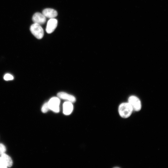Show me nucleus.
<instances>
[{"label": "nucleus", "mask_w": 168, "mask_h": 168, "mask_svg": "<svg viewBox=\"0 0 168 168\" xmlns=\"http://www.w3.org/2000/svg\"><path fill=\"white\" fill-rule=\"evenodd\" d=\"M133 111L132 107L128 103H122L119 107V115L124 118H129L131 115Z\"/></svg>", "instance_id": "f257e3e1"}, {"label": "nucleus", "mask_w": 168, "mask_h": 168, "mask_svg": "<svg viewBox=\"0 0 168 168\" xmlns=\"http://www.w3.org/2000/svg\"><path fill=\"white\" fill-rule=\"evenodd\" d=\"M30 30L32 34L37 39H41L44 36V30L41 25L34 23L30 27Z\"/></svg>", "instance_id": "f03ea898"}, {"label": "nucleus", "mask_w": 168, "mask_h": 168, "mask_svg": "<svg viewBox=\"0 0 168 168\" xmlns=\"http://www.w3.org/2000/svg\"><path fill=\"white\" fill-rule=\"evenodd\" d=\"M128 103L132 108L133 111H139L141 108V104L139 99L135 96H131L128 99Z\"/></svg>", "instance_id": "7ed1b4c3"}, {"label": "nucleus", "mask_w": 168, "mask_h": 168, "mask_svg": "<svg viewBox=\"0 0 168 168\" xmlns=\"http://www.w3.org/2000/svg\"><path fill=\"white\" fill-rule=\"evenodd\" d=\"M48 103L50 110L56 113L59 112L60 100L58 97L52 98Z\"/></svg>", "instance_id": "20e7f679"}, {"label": "nucleus", "mask_w": 168, "mask_h": 168, "mask_svg": "<svg viewBox=\"0 0 168 168\" xmlns=\"http://www.w3.org/2000/svg\"><path fill=\"white\" fill-rule=\"evenodd\" d=\"M57 20L54 18L50 19L48 21L46 29V31L48 33H53L57 27Z\"/></svg>", "instance_id": "39448f33"}, {"label": "nucleus", "mask_w": 168, "mask_h": 168, "mask_svg": "<svg viewBox=\"0 0 168 168\" xmlns=\"http://www.w3.org/2000/svg\"><path fill=\"white\" fill-rule=\"evenodd\" d=\"M32 20L34 23L41 25L45 23L46 18L43 14L40 13H37L33 15Z\"/></svg>", "instance_id": "423d86ee"}, {"label": "nucleus", "mask_w": 168, "mask_h": 168, "mask_svg": "<svg viewBox=\"0 0 168 168\" xmlns=\"http://www.w3.org/2000/svg\"><path fill=\"white\" fill-rule=\"evenodd\" d=\"M57 95L59 98L67 100L72 103H75L76 101V99L73 96L65 92H59L57 94Z\"/></svg>", "instance_id": "0eeeda50"}, {"label": "nucleus", "mask_w": 168, "mask_h": 168, "mask_svg": "<svg viewBox=\"0 0 168 168\" xmlns=\"http://www.w3.org/2000/svg\"><path fill=\"white\" fill-rule=\"evenodd\" d=\"M73 106L72 103L67 101L64 102L63 104V113L66 115H68L72 112Z\"/></svg>", "instance_id": "6e6552de"}, {"label": "nucleus", "mask_w": 168, "mask_h": 168, "mask_svg": "<svg viewBox=\"0 0 168 168\" xmlns=\"http://www.w3.org/2000/svg\"><path fill=\"white\" fill-rule=\"evenodd\" d=\"M42 14L46 18H54L58 15L57 12L52 9H46L42 11Z\"/></svg>", "instance_id": "1a4fd4ad"}, {"label": "nucleus", "mask_w": 168, "mask_h": 168, "mask_svg": "<svg viewBox=\"0 0 168 168\" xmlns=\"http://www.w3.org/2000/svg\"><path fill=\"white\" fill-rule=\"evenodd\" d=\"M1 157L5 161L8 167H10L12 166L13 160L10 156L4 153L1 155Z\"/></svg>", "instance_id": "9d476101"}, {"label": "nucleus", "mask_w": 168, "mask_h": 168, "mask_svg": "<svg viewBox=\"0 0 168 168\" xmlns=\"http://www.w3.org/2000/svg\"><path fill=\"white\" fill-rule=\"evenodd\" d=\"M49 110H50V109L48 102H47L44 104L43 105L41 110L43 113H46Z\"/></svg>", "instance_id": "9b49d317"}, {"label": "nucleus", "mask_w": 168, "mask_h": 168, "mask_svg": "<svg viewBox=\"0 0 168 168\" xmlns=\"http://www.w3.org/2000/svg\"><path fill=\"white\" fill-rule=\"evenodd\" d=\"M6 150V148L5 145L3 144L0 143V154L5 153Z\"/></svg>", "instance_id": "f8f14e48"}, {"label": "nucleus", "mask_w": 168, "mask_h": 168, "mask_svg": "<svg viewBox=\"0 0 168 168\" xmlns=\"http://www.w3.org/2000/svg\"><path fill=\"white\" fill-rule=\"evenodd\" d=\"M7 167H8L4 160L1 157H0V168H6Z\"/></svg>", "instance_id": "ddd939ff"}, {"label": "nucleus", "mask_w": 168, "mask_h": 168, "mask_svg": "<svg viewBox=\"0 0 168 168\" xmlns=\"http://www.w3.org/2000/svg\"><path fill=\"white\" fill-rule=\"evenodd\" d=\"M14 79L13 76L9 74H6L4 76V79L6 81L12 80Z\"/></svg>", "instance_id": "4468645a"}]
</instances>
